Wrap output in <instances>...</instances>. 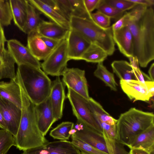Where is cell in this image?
Instances as JSON below:
<instances>
[{"instance_id":"30","label":"cell","mask_w":154,"mask_h":154,"mask_svg":"<svg viewBox=\"0 0 154 154\" xmlns=\"http://www.w3.org/2000/svg\"><path fill=\"white\" fill-rule=\"evenodd\" d=\"M74 124L70 122H62L52 129L49 135L54 139L68 140L71 136L69 132L73 129Z\"/></svg>"},{"instance_id":"2","label":"cell","mask_w":154,"mask_h":154,"mask_svg":"<svg viewBox=\"0 0 154 154\" xmlns=\"http://www.w3.org/2000/svg\"><path fill=\"white\" fill-rule=\"evenodd\" d=\"M17 81L20 88L21 116L17 133L14 137L15 146L23 151L43 146L48 142L39 129L35 104L25 91L20 78Z\"/></svg>"},{"instance_id":"22","label":"cell","mask_w":154,"mask_h":154,"mask_svg":"<svg viewBox=\"0 0 154 154\" xmlns=\"http://www.w3.org/2000/svg\"><path fill=\"white\" fill-rule=\"evenodd\" d=\"M130 149H138L154 154V124L137 135L131 143Z\"/></svg>"},{"instance_id":"25","label":"cell","mask_w":154,"mask_h":154,"mask_svg":"<svg viewBox=\"0 0 154 154\" xmlns=\"http://www.w3.org/2000/svg\"><path fill=\"white\" fill-rule=\"evenodd\" d=\"M41 13L27 0V16L25 26L22 31L27 34L36 31L38 27L42 20Z\"/></svg>"},{"instance_id":"37","label":"cell","mask_w":154,"mask_h":154,"mask_svg":"<svg viewBox=\"0 0 154 154\" xmlns=\"http://www.w3.org/2000/svg\"><path fill=\"white\" fill-rule=\"evenodd\" d=\"M91 17L93 21L101 27L107 28L110 26V18L98 11L91 13Z\"/></svg>"},{"instance_id":"4","label":"cell","mask_w":154,"mask_h":154,"mask_svg":"<svg viewBox=\"0 0 154 154\" xmlns=\"http://www.w3.org/2000/svg\"><path fill=\"white\" fill-rule=\"evenodd\" d=\"M17 71L26 93L35 104L40 103L49 97L52 82L41 68L22 65L18 66Z\"/></svg>"},{"instance_id":"13","label":"cell","mask_w":154,"mask_h":154,"mask_svg":"<svg viewBox=\"0 0 154 154\" xmlns=\"http://www.w3.org/2000/svg\"><path fill=\"white\" fill-rule=\"evenodd\" d=\"M24 154H81L80 151L68 140L48 142L43 146L23 151Z\"/></svg>"},{"instance_id":"33","label":"cell","mask_w":154,"mask_h":154,"mask_svg":"<svg viewBox=\"0 0 154 154\" xmlns=\"http://www.w3.org/2000/svg\"><path fill=\"white\" fill-rule=\"evenodd\" d=\"M72 10V16L92 20L91 14L87 11L83 0H69Z\"/></svg>"},{"instance_id":"28","label":"cell","mask_w":154,"mask_h":154,"mask_svg":"<svg viewBox=\"0 0 154 154\" xmlns=\"http://www.w3.org/2000/svg\"><path fill=\"white\" fill-rule=\"evenodd\" d=\"M94 75L102 81L106 86L111 90H117L118 84L116 82L114 74L109 72L103 65V62L98 63L94 72Z\"/></svg>"},{"instance_id":"36","label":"cell","mask_w":154,"mask_h":154,"mask_svg":"<svg viewBox=\"0 0 154 154\" xmlns=\"http://www.w3.org/2000/svg\"><path fill=\"white\" fill-rule=\"evenodd\" d=\"M103 1L106 4L124 12L132 9L137 5L129 0H103Z\"/></svg>"},{"instance_id":"21","label":"cell","mask_w":154,"mask_h":154,"mask_svg":"<svg viewBox=\"0 0 154 154\" xmlns=\"http://www.w3.org/2000/svg\"><path fill=\"white\" fill-rule=\"evenodd\" d=\"M0 96L21 109L20 88L16 79L9 82L0 81Z\"/></svg>"},{"instance_id":"14","label":"cell","mask_w":154,"mask_h":154,"mask_svg":"<svg viewBox=\"0 0 154 154\" xmlns=\"http://www.w3.org/2000/svg\"><path fill=\"white\" fill-rule=\"evenodd\" d=\"M69 60H81L84 54L91 45V42L78 32L72 29L66 37Z\"/></svg>"},{"instance_id":"32","label":"cell","mask_w":154,"mask_h":154,"mask_svg":"<svg viewBox=\"0 0 154 154\" xmlns=\"http://www.w3.org/2000/svg\"><path fill=\"white\" fill-rule=\"evenodd\" d=\"M15 146L13 136L8 131L0 129V154H6L11 147Z\"/></svg>"},{"instance_id":"43","label":"cell","mask_w":154,"mask_h":154,"mask_svg":"<svg viewBox=\"0 0 154 154\" xmlns=\"http://www.w3.org/2000/svg\"><path fill=\"white\" fill-rule=\"evenodd\" d=\"M137 5H144L148 7H152L154 5V0H129Z\"/></svg>"},{"instance_id":"45","label":"cell","mask_w":154,"mask_h":154,"mask_svg":"<svg viewBox=\"0 0 154 154\" xmlns=\"http://www.w3.org/2000/svg\"><path fill=\"white\" fill-rule=\"evenodd\" d=\"M7 41L3 26L0 23V49L2 48L5 47V43Z\"/></svg>"},{"instance_id":"27","label":"cell","mask_w":154,"mask_h":154,"mask_svg":"<svg viewBox=\"0 0 154 154\" xmlns=\"http://www.w3.org/2000/svg\"><path fill=\"white\" fill-rule=\"evenodd\" d=\"M88 100L91 111L99 123L103 122L112 125L116 124L117 120L106 111L99 103L91 97Z\"/></svg>"},{"instance_id":"23","label":"cell","mask_w":154,"mask_h":154,"mask_svg":"<svg viewBox=\"0 0 154 154\" xmlns=\"http://www.w3.org/2000/svg\"><path fill=\"white\" fill-rule=\"evenodd\" d=\"M15 62L5 47L0 49V80L4 79H15Z\"/></svg>"},{"instance_id":"12","label":"cell","mask_w":154,"mask_h":154,"mask_svg":"<svg viewBox=\"0 0 154 154\" xmlns=\"http://www.w3.org/2000/svg\"><path fill=\"white\" fill-rule=\"evenodd\" d=\"M0 109L7 131L14 136L16 135L19 126L21 110L14 104L0 96Z\"/></svg>"},{"instance_id":"35","label":"cell","mask_w":154,"mask_h":154,"mask_svg":"<svg viewBox=\"0 0 154 154\" xmlns=\"http://www.w3.org/2000/svg\"><path fill=\"white\" fill-rule=\"evenodd\" d=\"M97 11L110 18H118L122 16L124 12L119 10L102 1L97 8Z\"/></svg>"},{"instance_id":"31","label":"cell","mask_w":154,"mask_h":154,"mask_svg":"<svg viewBox=\"0 0 154 154\" xmlns=\"http://www.w3.org/2000/svg\"><path fill=\"white\" fill-rule=\"evenodd\" d=\"M13 20L10 0H0V23L2 26L11 24Z\"/></svg>"},{"instance_id":"49","label":"cell","mask_w":154,"mask_h":154,"mask_svg":"<svg viewBox=\"0 0 154 154\" xmlns=\"http://www.w3.org/2000/svg\"><path fill=\"white\" fill-rule=\"evenodd\" d=\"M0 129L7 131V128L0 109Z\"/></svg>"},{"instance_id":"34","label":"cell","mask_w":154,"mask_h":154,"mask_svg":"<svg viewBox=\"0 0 154 154\" xmlns=\"http://www.w3.org/2000/svg\"><path fill=\"white\" fill-rule=\"evenodd\" d=\"M72 139L71 142L80 151L81 154H108L81 140Z\"/></svg>"},{"instance_id":"24","label":"cell","mask_w":154,"mask_h":154,"mask_svg":"<svg viewBox=\"0 0 154 154\" xmlns=\"http://www.w3.org/2000/svg\"><path fill=\"white\" fill-rule=\"evenodd\" d=\"M15 24L21 31L26 20L27 0H10Z\"/></svg>"},{"instance_id":"17","label":"cell","mask_w":154,"mask_h":154,"mask_svg":"<svg viewBox=\"0 0 154 154\" xmlns=\"http://www.w3.org/2000/svg\"><path fill=\"white\" fill-rule=\"evenodd\" d=\"M113 38L119 51L128 58L133 56L134 42L132 34L126 26L121 29L112 31Z\"/></svg>"},{"instance_id":"7","label":"cell","mask_w":154,"mask_h":154,"mask_svg":"<svg viewBox=\"0 0 154 154\" xmlns=\"http://www.w3.org/2000/svg\"><path fill=\"white\" fill-rule=\"evenodd\" d=\"M68 57L66 38L62 40L41 63V67L47 75L59 76L67 67Z\"/></svg>"},{"instance_id":"42","label":"cell","mask_w":154,"mask_h":154,"mask_svg":"<svg viewBox=\"0 0 154 154\" xmlns=\"http://www.w3.org/2000/svg\"><path fill=\"white\" fill-rule=\"evenodd\" d=\"M125 15L124 14L112 26V31L119 30L125 27Z\"/></svg>"},{"instance_id":"19","label":"cell","mask_w":154,"mask_h":154,"mask_svg":"<svg viewBox=\"0 0 154 154\" xmlns=\"http://www.w3.org/2000/svg\"><path fill=\"white\" fill-rule=\"evenodd\" d=\"M27 47L39 61L44 60L52 51L46 45L36 31L27 35Z\"/></svg>"},{"instance_id":"15","label":"cell","mask_w":154,"mask_h":154,"mask_svg":"<svg viewBox=\"0 0 154 154\" xmlns=\"http://www.w3.org/2000/svg\"><path fill=\"white\" fill-rule=\"evenodd\" d=\"M35 115L39 129L45 136L53 124L57 120L55 118L49 97L38 105H35Z\"/></svg>"},{"instance_id":"9","label":"cell","mask_w":154,"mask_h":154,"mask_svg":"<svg viewBox=\"0 0 154 154\" xmlns=\"http://www.w3.org/2000/svg\"><path fill=\"white\" fill-rule=\"evenodd\" d=\"M62 75V81L67 88L71 89L88 100L90 97L84 70L78 68L66 67Z\"/></svg>"},{"instance_id":"11","label":"cell","mask_w":154,"mask_h":154,"mask_svg":"<svg viewBox=\"0 0 154 154\" xmlns=\"http://www.w3.org/2000/svg\"><path fill=\"white\" fill-rule=\"evenodd\" d=\"M7 42V50L18 66L26 65L41 68V63L27 47L15 39L9 40Z\"/></svg>"},{"instance_id":"47","label":"cell","mask_w":154,"mask_h":154,"mask_svg":"<svg viewBox=\"0 0 154 154\" xmlns=\"http://www.w3.org/2000/svg\"><path fill=\"white\" fill-rule=\"evenodd\" d=\"M129 154H151L142 149H131L129 152Z\"/></svg>"},{"instance_id":"40","label":"cell","mask_w":154,"mask_h":154,"mask_svg":"<svg viewBox=\"0 0 154 154\" xmlns=\"http://www.w3.org/2000/svg\"><path fill=\"white\" fill-rule=\"evenodd\" d=\"M85 7L89 13L91 12L97 8L101 3L102 0H83Z\"/></svg>"},{"instance_id":"38","label":"cell","mask_w":154,"mask_h":154,"mask_svg":"<svg viewBox=\"0 0 154 154\" xmlns=\"http://www.w3.org/2000/svg\"><path fill=\"white\" fill-rule=\"evenodd\" d=\"M61 14L69 21L72 16V10L69 0H56Z\"/></svg>"},{"instance_id":"1","label":"cell","mask_w":154,"mask_h":154,"mask_svg":"<svg viewBox=\"0 0 154 154\" xmlns=\"http://www.w3.org/2000/svg\"><path fill=\"white\" fill-rule=\"evenodd\" d=\"M125 14V26L133 36V56L137 58L140 66L146 67L154 59L153 8L137 5Z\"/></svg>"},{"instance_id":"6","label":"cell","mask_w":154,"mask_h":154,"mask_svg":"<svg viewBox=\"0 0 154 154\" xmlns=\"http://www.w3.org/2000/svg\"><path fill=\"white\" fill-rule=\"evenodd\" d=\"M67 97L77 121L103 135L102 129L91 111L88 100L69 88Z\"/></svg>"},{"instance_id":"46","label":"cell","mask_w":154,"mask_h":154,"mask_svg":"<svg viewBox=\"0 0 154 154\" xmlns=\"http://www.w3.org/2000/svg\"><path fill=\"white\" fill-rule=\"evenodd\" d=\"M128 58L130 61V63L133 68L136 69L139 68L138 60L136 57L131 56Z\"/></svg>"},{"instance_id":"48","label":"cell","mask_w":154,"mask_h":154,"mask_svg":"<svg viewBox=\"0 0 154 154\" xmlns=\"http://www.w3.org/2000/svg\"><path fill=\"white\" fill-rule=\"evenodd\" d=\"M149 77L152 81L154 82V63L150 66L148 70Z\"/></svg>"},{"instance_id":"16","label":"cell","mask_w":154,"mask_h":154,"mask_svg":"<svg viewBox=\"0 0 154 154\" xmlns=\"http://www.w3.org/2000/svg\"><path fill=\"white\" fill-rule=\"evenodd\" d=\"M65 85L59 76L52 82L49 98L54 116L57 120L63 116L64 101L66 98Z\"/></svg>"},{"instance_id":"20","label":"cell","mask_w":154,"mask_h":154,"mask_svg":"<svg viewBox=\"0 0 154 154\" xmlns=\"http://www.w3.org/2000/svg\"><path fill=\"white\" fill-rule=\"evenodd\" d=\"M41 14L48 18L51 22L70 30L69 21L56 11L42 2L41 0H28Z\"/></svg>"},{"instance_id":"29","label":"cell","mask_w":154,"mask_h":154,"mask_svg":"<svg viewBox=\"0 0 154 154\" xmlns=\"http://www.w3.org/2000/svg\"><path fill=\"white\" fill-rule=\"evenodd\" d=\"M108 56L107 53L103 49L96 45L91 44L82 56L81 60L88 62L98 63L103 62Z\"/></svg>"},{"instance_id":"3","label":"cell","mask_w":154,"mask_h":154,"mask_svg":"<svg viewBox=\"0 0 154 154\" xmlns=\"http://www.w3.org/2000/svg\"><path fill=\"white\" fill-rule=\"evenodd\" d=\"M117 120L116 138L128 147L137 135L154 124V115L133 107L121 114Z\"/></svg>"},{"instance_id":"41","label":"cell","mask_w":154,"mask_h":154,"mask_svg":"<svg viewBox=\"0 0 154 154\" xmlns=\"http://www.w3.org/2000/svg\"><path fill=\"white\" fill-rule=\"evenodd\" d=\"M40 37L48 47L52 50L55 48L61 41L44 36Z\"/></svg>"},{"instance_id":"26","label":"cell","mask_w":154,"mask_h":154,"mask_svg":"<svg viewBox=\"0 0 154 154\" xmlns=\"http://www.w3.org/2000/svg\"><path fill=\"white\" fill-rule=\"evenodd\" d=\"M113 72L120 80H135L133 68L129 63L124 60H115L111 64Z\"/></svg>"},{"instance_id":"5","label":"cell","mask_w":154,"mask_h":154,"mask_svg":"<svg viewBox=\"0 0 154 154\" xmlns=\"http://www.w3.org/2000/svg\"><path fill=\"white\" fill-rule=\"evenodd\" d=\"M70 29L79 32L92 44L100 47L108 55L114 53L115 43L112 26L107 28L100 27L92 20L72 16L69 20Z\"/></svg>"},{"instance_id":"8","label":"cell","mask_w":154,"mask_h":154,"mask_svg":"<svg viewBox=\"0 0 154 154\" xmlns=\"http://www.w3.org/2000/svg\"><path fill=\"white\" fill-rule=\"evenodd\" d=\"M119 83L123 92L133 101L148 102L153 97V81L142 82L135 80H120Z\"/></svg>"},{"instance_id":"10","label":"cell","mask_w":154,"mask_h":154,"mask_svg":"<svg viewBox=\"0 0 154 154\" xmlns=\"http://www.w3.org/2000/svg\"><path fill=\"white\" fill-rule=\"evenodd\" d=\"M73 128L77 131L71 135L72 139L81 140L109 154L103 135L78 121Z\"/></svg>"},{"instance_id":"44","label":"cell","mask_w":154,"mask_h":154,"mask_svg":"<svg viewBox=\"0 0 154 154\" xmlns=\"http://www.w3.org/2000/svg\"><path fill=\"white\" fill-rule=\"evenodd\" d=\"M48 5L61 14L60 10L56 0H41ZM63 16V15H62Z\"/></svg>"},{"instance_id":"50","label":"cell","mask_w":154,"mask_h":154,"mask_svg":"<svg viewBox=\"0 0 154 154\" xmlns=\"http://www.w3.org/2000/svg\"><path fill=\"white\" fill-rule=\"evenodd\" d=\"M21 154H24L22 152V153H21Z\"/></svg>"},{"instance_id":"39","label":"cell","mask_w":154,"mask_h":154,"mask_svg":"<svg viewBox=\"0 0 154 154\" xmlns=\"http://www.w3.org/2000/svg\"><path fill=\"white\" fill-rule=\"evenodd\" d=\"M133 68L135 80L142 82L152 81L149 76L141 71L140 68L136 69Z\"/></svg>"},{"instance_id":"18","label":"cell","mask_w":154,"mask_h":154,"mask_svg":"<svg viewBox=\"0 0 154 154\" xmlns=\"http://www.w3.org/2000/svg\"><path fill=\"white\" fill-rule=\"evenodd\" d=\"M69 30L54 22L42 20L36 32L41 36L62 41L66 38Z\"/></svg>"}]
</instances>
